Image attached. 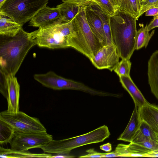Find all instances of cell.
I'll use <instances>...</instances> for the list:
<instances>
[{
	"mask_svg": "<svg viewBox=\"0 0 158 158\" xmlns=\"http://www.w3.org/2000/svg\"><path fill=\"white\" fill-rule=\"evenodd\" d=\"M31 32L22 27L14 36H0V69L15 76L31 48L36 45Z\"/></svg>",
	"mask_w": 158,
	"mask_h": 158,
	"instance_id": "obj_1",
	"label": "cell"
},
{
	"mask_svg": "<svg viewBox=\"0 0 158 158\" xmlns=\"http://www.w3.org/2000/svg\"><path fill=\"white\" fill-rule=\"evenodd\" d=\"M136 18L118 10L110 17L112 42L122 59L130 60L136 48Z\"/></svg>",
	"mask_w": 158,
	"mask_h": 158,
	"instance_id": "obj_2",
	"label": "cell"
},
{
	"mask_svg": "<svg viewBox=\"0 0 158 158\" xmlns=\"http://www.w3.org/2000/svg\"><path fill=\"white\" fill-rule=\"evenodd\" d=\"M31 33L38 46L52 49L70 47L71 40L76 34L73 19L66 23L59 19L51 24L39 27Z\"/></svg>",
	"mask_w": 158,
	"mask_h": 158,
	"instance_id": "obj_3",
	"label": "cell"
},
{
	"mask_svg": "<svg viewBox=\"0 0 158 158\" xmlns=\"http://www.w3.org/2000/svg\"><path fill=\"white\" fill-rule=\"evenodd\" d=\"M85 6H80L73 19L76 34L71 41L70 47L90 60L103 46L94 35L89 25L85 15Z\"/></svg>",
	"mask_w": 158,
	"mask_h": 158,
	"instance_id": "obj_4",
	"label": "cell"
},
{
	"mask_svg": "<svg viewBox=\"0 0 158 158\" xmlns=\"http://www.w3.org/2000/svg\"><path fill=\"white\" fill-rule=\"evenodd\" d=\"M110 133L105 125L86 133L60 140L53 139L40 148L47 153L69 154L72 150L86 145L103 142Z\"/></svg>",
	"mask_w": 158,
	"mask_h": 158,
	"instance_id": "obj_5",
	"label": "cell"
},
{
	"mask_svg": "<svg viewBox=\"0 0 158 158\" xmlns=\"http://www.w3.org/2000/svg\"><path fill=\"white\" fill-rule=\"evenodd\" d=\"M49 0H7L0 7V14L23 25L30 20Z\"/></svg>",
	"mask_w": 158,
	"mask_h": 158,
	"instance_id": "obj_6",
	"label": "cell"
},
{
	"mask_svg": "<svg viewBox=\"0 0 158 158\" xmlns=\"http://www.w3.org/2000/svg\"><path fill=\"white\" fill-rule=\"evenodd\" d=\"M0 120L6 122L15 132H47L40 120L19 111L11 113L7 110L0 113Z\"/></svg>",
	"mask_w": 158,
	"mask_h": 158,
	"instance_id": "obj_7",
	"label": "cell"
},
{
	"mask_svg": "<svg viewBox=\"0 0 158 158\" xmlns=\"http://www.w3.org/2000/svg\"><path fill=\"white\" fill-rule=\"evenodd\" d=\"M53 140L52 136L47 132H14L8 143L11 148L18 151H27L41 148Z\"/></svg>",
	"mask_w": 158,
	"mask_h": 158,
	"instance_id": "obj_8",
	"label": "cell"
},
{
	"mask_svg": "<svg viewBox=\"0 0 158 158\" xmlns=\"http://www.w3.org/2000/svg\"><path fill=\"white\" fill-rule=\"evenodd\" d=\"M34 79L47 88L54 90L71 89L79 90L86 93L90 88L84 84L61 77L52 71L44 74H36Z\"/></svg>",
	"mask_w": 158,
	"mask_h": 158,
	"instance_id": "obj_9",
	"label": "cell"
},
{
	"mask_svg": "<svg viewBox=\"0 0 158 158\" xmlns=\"http://www.w3.org/2000/svg\"><path fill=\"white\" fill-rule=\"evenodd\" d=\"M127 145V157H146L148 154L158 152V142L145 136L139 129Z\"/></svg>",
	"mask_w": 158,
	"mask_h": 158,
	"instance_id": "obj_10",
	"label": "cell"
},
{
	"mask_svg": "<svg viewBox=\"0 0 158 158\" xmlns=\"http://www.w3.org/2000/svg\"><path fill=\"white\" fill-rule=\"evenodd\" d=\"M115 45L112 44L103 46L89 60L99 69L114 71L119 62L120 58Z\"/></svg>",
	"mask_w": 158,
	"mask_h": 158,
	"instance_id": "obj_11",
	"label": "cell"
},
{
	"mask_svg": "<svg viewBox=\"0 0 158 158\" xmlns=\"http://www.w3.org/2000/svg\"><path fill=\"white\" fill-rule=\"evenodd\" d=\"M60 17L59 8L46 6L40 10L30 20L29 25L40 27L51 24Z\"/></svg>",
	"mask_w": 158,
	"mask_h": 158,
	"instance_id": "obj_12",
	"label": "cell"
},
{
	"mask_svg": "<svg viewBox=\"0 0 158 158\" xmlns=\"http://www.w3.org/2000/svg\"><path fill=\"white\" fill-rule=\"evenodd\" d=\"M15 76L10 74L7 77L8 95L6 110L11 113H16L19 111L20 85Z\"/></svg>",
	"mask_w": 158,
	"mask_h": 158,
	"instance_id": "obj_13",
	"label": "cell"
},
{
	"mask_svg": "<svg viewBox=\"0 0 158 158\" xmlns=\"http://www.w3.org/2000/svg\"><path fill=\"white\" fill-rule=\"evenodd\" d=\"M86 19L93 33L103 46L107 45L102 22L98 15L88 5L85 6Z\"/></svg>",
	"mask_w": 158,
	"mask_h": 158,
	"instance_id": "obj_14",
	"label": "cell"
},
{
	"mask_svg": "<svg viewBox=\"0 0 158 158\" xmlns=\"http://www.w3.org/2000/svg\"><path fill=\"white\" fill-rule=\"evenodd\" d=\"M138 110L141 120L146 122L158 137V106L148 102Z\"/></svg>",
	"mask_w": 158,
	"mask_h": 158,
	"instance_id": "obj_15",
	"label": "cell"
},
{
	"mask_svg": "<svg viewBox=\"0 0 158 158\" xmlns=\"http://www.w3.org/2000/svg\"><path fill=\"white\" fill-rule=\"evenodd\" d=\"M148 76L151 91L158 100V50L152 54L148 60Z\"/></svg>",
	"mask_w": 158,
	"mask_h": 158,
	"instance_id": "obj_16",
	"label": "cell"
},
{
	"mask_svg": "<svg viewBox=\"0 0 158 158\" xmlns=\"http://www.w3.org/2000/svg\"><path fill=\"white\" fill-rule=\"evenodd\" d=\"M119 77L122 86L133 99L135 106L139 108L148 102L130 76H120Z\"/></svg>",
	"mask_w": 158,
	"mask_h": 158,
	"instance_id": "obj_17",
	"label": "cell"
},
{
	"mask_svg": "<svg viewBox=\"0 0 158 158\" xmlns=\"http://www.w3.org/2000/svg\"><path fill=\"white\" fill-rule=\"evenodd\" d=\"M138 107L135 106L129 122L123 132L118 137L117 140L131 142L136 132L139 129L141 121Z\"/></svg>",
	"mask_w": 158,
	"mask_h": 158,
	"instance_id": "obj_18",
	"label": "cell"
},
{
	"mask_svg": "<svg viewBox=\"0 0 158 158\" xmlns=\"http://www.w3.org/2000/svg\"><path fill=\"white\" fill-rule=\"evenodd\" d=\"M146 0H119L118 10L128 13L137 20Z\"/></svg>",
	"mask_w": 158,
	"mask_h": 158,
	"instance_id": "obj_19",
	"label": "cell"
},
{
	"mask_svg": "<svg viewBox=\"0 0 158 158\" xmlns=\"http://www.w3.org/2000/svg\"><path fill=\"white\" fill-rule=\"evenodd\" d=\"M23 25L17 23L8 17L0 14V35L14 36L23 27Z\"/></svg>",
	"mask_w": 158,
	"mask_h": 158,
	"instance_id": "obj_20",
	"label": "cell"
},
{
	"mask_svg": "<svg viewBox=\"0 0 158 158\" xmlns=\"http://www.w3.org/2000/svg\"><path fill=\"white\" fill-rule=\"evenodd\" d=\"M51 154L44 153L35 154L27 151H18L12 149H6L0 147V157L2 158L43 157L50 158Z\"/></svg>",
	"mask_w": 158,
	"mask_h": 158,
	"instance_id": "obj_21",
	"label": "cell"
},
{
	"mask_svg": "<svg viewBox=\"0 0 158 158\" xmlns=\"http://www.w3.org/2000/svg\"><path fill=\"white\" fill-rule=\"evenodd\" d=\"M88 5L98 15L102 22L106 38L107 45L113 44L112 40L110 23V16L103 12L99 6L94 2H92Z\"/></svg>",
	"mask_w": 158,
	"mask_h": 158,
	"instance_id": "obj_22",
	"label": "cell"
},
{
	"mask_svg": "<svg viewBox=\"0 0 158 158\" xmlns=\"http://www.w3.org/2000/svg\"><path fill=\"white\" fill-rule=\"evenodd\" d=\"M60 14V19L63 22L72 20L78 13L80 6L69 3L63 2L57 6Z\"/></svg>",
	"mask_w": 158,
	"mask_h": 158,
	"instance_id": "obj_23",
	"label": "cell"
},
{
	"mask_svg": "<svg viewBox=\"0 0 158 158\" xmlns=\"http://www.w3.org/2000/svg\"><path fill=\"white\" fill-rule=\"evenodd\" d=\"M147 27V25L145 27L143 26L137 31L135 50H139L144 47H146L154 34L155 30L150 34Z\"/></svg>",
	"mask_w": 158,
	"mask_h": 158,
	"instance_id": "obj_24",
	"label": "cell"
},
{
	"mask_svg": "<svg viewBox=\"0 0 158 158\" xmlns=\"http://www.w3.org/2000/svg\"><path fill=\"white\" fill-rule=\"evenodd\" d=\"M15 131L7 123L0 120V143H8Z\"/></svg>",
	"mask_w": 158,
	"mask_h": 158,
	"instance_id": "obj_25",
	"label": "cell"
},
{
	"mask_svg": "<svg viewBox=\"0 0 158 158\" xmlns=\"http://www.w3.org/2000/svg\"><path fill=\"white\" fill-rule=\"evenodd\" d=\"M131 63L129 60L122 59L115 68L114 71L118 76H130Z\"/></svg>",
	"mask_w": 158,
	"mask_h": 158,
	"instance_id": "obj_26",
	"label": "cell"
},
{
	"mask_svg": "<svg viewBox=\"0 0 158 158\" xmlns=\"http://www.w3.org/2000/svg\"><path fill=\"white\" fill-rule=\"evenodd\" d=\"M92 1L98 5L103 12L110 16L114 15L118 11L110 0H92Z\"/></svg>",
	"mask_w": 158,
	"mask_h": 158,
	"instance_id": "obj_27",
	"label": "cell"
},
{
	"mask_svg": "<svg viewBox=\"0 0 158 158\" xmlns=\"http://www.w3.org/2000/svg\"><path fill=\"white\" fill-rule=\"evenodd\" d=\"M139 130L145 136L154 141L158 142V137L150 126L144 121L141 120Z\"/></svg>",
	"mask_w": 158,
	"mask_h": 158,
	"instance_id": "obj_28",
	"label": "cell"
},
{
	"mask_svg": "<svg viewBox=\"0 0 158 158\" xmlns=\"http://www.w3.org/2000/svg\"><path fill=\"white\" fill-rule=\"evenodd\" d=\"M8 75L0 69V92L7 99L8 95L7 77Z\"/></svg>",
	"mask_w": 158,
	"mask_h": 158,
	"instance_id": "obj_29",
	"label": "cell"
},
{
	"mask_svg": "<svg viewBox=\"0 0 158 158\" xmlns=\"http://www.w3.org/2000/svg\"><path fill=\"white\" fill-rule=\"evenodd\" d=\"M86 152L88 154L85 155L79 156L81 158H103L105 155L107 153H101L95 151L94 148H91L86 150Z\"/></svg>",
	"mask_w": 158,
	"mask_h": 158,
	"instance_id": "obj_30",
	"label": "cell"
},
{
	"mask_svg": "<svg viewBox=\"0 0 158 158\" xmlns=\"http://www.w3.org/2000/svg\"><path fill=\"white\" fill-rule=\"evenodd\" d=\"M63 2L69 3L79 6H87L92 2V0H62Z\"/></svg>",
	"mask_w": 158,
	"mask_h": 158,
	"instance_id": "obj_31",
	"label": "cell"
},
{
	"mask_svg": "<svg viewBox=\"0 0 158 158\" xmlns=\"http://www.w3.org/2000/svg\"><path fill=\"white\" fill-rule=\"evenodd\" d=\"M145 12L146 16H154L158 14V3L149 7Z\"/></svg>",
	"mask_w": 158,
	"mask_h": 158,
	"instance_id": "obj_32",
	"label": "cell"
},
{
	"mask_svg": "<svg viewBox=\"0 0 158 158\" xmlns=\"http://www.w3.org/2000/svg\"><path fill=\"white\" fill-rule=\"evenodd\" d=\"M146 4L142 9L138 16V18L147 10L149 6L158 3V0H146Z\"/></svg>",
	"mask_w": 158,
	"mask_h": 158,
	"instance_id": "obj_33",
	"label": "cell"
},
{
	"mask_svg": "<svg viewBox=\"0 0 158 158\" xmlns=\"http://www.w3.org/2000/svg\"><path fill=\"white\" fill-rule=\"evenodd\" d=\"M154 16L153 18L147 25V29L149 31L156 27H158V14Z\"/></svg>",
	"mask_w": 158,
	"mask_h": 158,
	"instance_id": "obj_34",
	"label": "cell"
},
{
	"mask_svg": "<svg viewBox=\"0 0 158 158\" xmlns=\"http://www.w3.org/2000/svg\"><path fill=\"white\" fill-rule=\"evenodd\" d=\"M99 147L100 149L107 152H110L112 150V145L110 143L101 145Z\"/></svg>",
	"mask_w": 158,
	"mask_h": 158,
	"instance_id": "obj_35",
	"label": "cell"
},
{
	"mask_svg": "<svg viewBox=\"0 0 158 158\" xmlns=\"http://www.w3.org/2000/svg\"><path fill=\"white\" fill-rule=\"evenodd\" d=\"M53 155H52L50 158H72L75 156L69 155V154L63 153H57Z\"/></svg>",
	"mask_w": 158,
	"mask_h": 158,
	"instance_id": "obj_36",
	"label": "cell"
},
{
	"mask_svg": "<svg viewBox=\"0 0 158 158\" xmlns=\"http://www.w3.org/2000/svg\"><path fill=\"white\" fill-rule=\"evenodd\" d=\"M116 10L118 11L119 9V0H110Z\"/></svg>",
	"mask_w": 158,
	"mask_h": 158,
	"instance_id": "obj_37",
	"label": "cell"
},
{
	"mask_svg": "<svg viewBox=\"0 0 158 158\" xmlns=\"http://www.w3.org/2000/svg\"><path fill=\"white\" fill-rule=\"evenodd\" d=\"M146 157H158V152L152 153L148 154L146 155Z\"/></svg>",
	"mask_w": 158,
	"mask_h": 158,
	"instance_id": "obj_38",
	"label": "cell"
}]
</instances>
